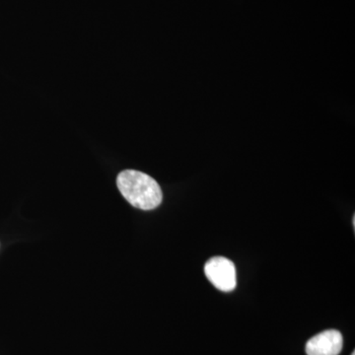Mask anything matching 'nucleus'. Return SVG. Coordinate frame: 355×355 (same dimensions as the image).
Wrapping results in <instances>:
<instances>
[{"instance_id": "nucleus-4", "label": "nucleus", "mask_w": 355, "mask_h": 355, "mask_svg": "<svg viewBox=\"0 0 355 355\" xmlns=\"http://www.w3.org/2000/svg\"><path fill=\"white\" fill-rule=\"evenodd\" d=\"M352 355H355L354 352H352Z\"/></svg>"}, {"instance_id": "nucleus-2", "label": "nucleus", "mask_w": 355, "mask_h": 355, "mask_svg": "<svg viewBox=\"0 0 355 355\" xmlns=\"http://www.w3.org/2000/svg\"><path fill=\"white\" fill-rule=\"evenodd\" d=\"M205 272L207 279L223 292L234 291L236 280V268L233 261L224 257H214L207 261Z\"/></svg>"}, {"instance_id": "nucleus-1", "label": "nucleus", "mask_w": 355, "mask_h": 355, "mask_svg": "<svg viewBox=\"0 0 355 355\" xmlns=\"http://www.w3.org/2000/svg\"><path fill=\"white\" fill-rule=\"evenodd\" d=\"M116 184L123 197L137 209L151 210L162 202L160 186L146 173L125 170L116 178Z\"/></svg>"}, {"instance_id": "nucleus-3", "label": "nucleus", "mask_w": 355, "mask_h": 355, "mask_svg": "<svg viewBox=\"0 0 355 355\" xmlns=\"http://www.w3.org/2000/svg\"><path fill=\"white\" fill-rule=\"evenodd\" d=\"M343 345V335L336 330L322 331L306 343L307 355H338Z\"/></svg>"}]
</instances>
